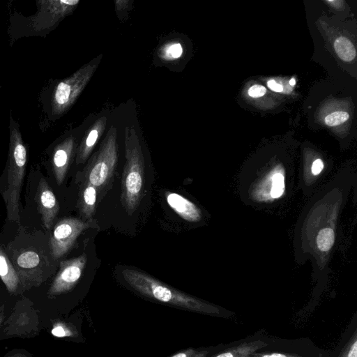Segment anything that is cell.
Segmentation results:
<instances>
[{"instance_id": "17", "label": "cell", "mask_w": 357, "mask_h": 357, "mask_svg": "<svg viewBox=\"0 0 357 357\" xmlns=\"http://www.w3.org/2000/svg\"><path fill=\"white\" fill-rule=\"evenodd\" d=\"M183 54L182 45L177 42H171L160 50V56L167 61L179 58Z\"/></svg>"}, {"instance_id": "8", "label": "cell", "mask_w": 357, "mask_h": 357, "mask_svg": "<svg viewBox=\"0 0 357 357\" xmlns=\"http://www.w3.org/2000/svg\"><path fill=\"white\" fill-rule=\"evenodd\" d=\"M36 201L43 227L49 229L52 226L59 213V204L52 188L43 178L39 181Z\"/></svg>"}, {"instance_id": "4", "label": "cell", "mask_w": 357, "mask_h": 357, "mask_svg": "<svg viewBox=\"0 0 357 357\" xmlns=\"http://www.w3.org/2000/svg\"><path fill=\"white\" fill-rule=\"evenodd\" d=\"M116 134V128L111 126L85 171L84 181L97 189L102 190L113 176L118 160Z\"/></svg>"}, {"instance_id": "19", "label": "cell", "mask_w": 357, "mask_h": 357, "mask_svg": "<svg viewBox=\"0 0 357 357\" xmlns=\"http://www.w3.org/2000/svg\"><path fill=\"white\" fill-rule=\"evenodd\" d=\"M349 117V114L346 112H335L326 116L325 123L329 126H335L345 122Z\"/></svg>"}, {"instance_id": "5", "label": "cell", "mask_w": 357, "mask_h": 357, "mask_svg": "<svg viewBox=\"0 0 357 357\" xmlns=\"http://www.w3.org/2000/svg\"><path fill=\"white\" fill-rule=\"evenodd\" d=\"M98 62L97 60L91 61L59 83L52 101L54 114H61L71 107L93 75Z\"/></svg>"}, {"instance_id": "18", "label": "cell", "mask_w": 357, "mask_h": 357, "mask_svg": "<svg viewBox=\"0 0 357 357\" xmlns=\"http://www.w3.org/2000/svg\"><path fill=\"white\" fill-rule=\"evenodd\" d=\"M338 357H357V330L356 329Z\"/></svg>"}, {"instance_id": "27", "label": "cell", "mask_w": 357, "mask_h": 357, "mask_svg": "<svg viewBox=\"0 0 357 357\" xmlns=\"http://www.w3.org/2000/svg\"><path fill=\"white\" fill-rule=\"evenodd\" d=\"M289 84L292 86H294L296 84V80L294 78H291L289 81Z\"/></svg>"}, {"instance_id": "24", "label": "cell", "mask_w": 357, "mask_h": 357, "mask_svg": "<svg viewBox=\"0 0 357 357\" xmlns=\"http://www.w3.org/2000/svg\"><path fill=\"white\" fill-rule=\"evenodd\" d=\"M52 333L53 335L56 337H64L66 335H70V333L68 331H66V330L61 326H58L54 328L52 331Z\"/></svg>"}, {"instance_id": "12", "label": "cell", "mask_w": 357, "mask_h": 357, "mask_svg": "<svg viewBox=\"0 0 357 357\" xmlns=\"http://www.w3.org/2000/svg\"><path fill=\"white\" fill-rule=\"evenodd\" d=\"M97 188L84 181L79 190L77 206L83 218L91 220L94 215L97 202Z\"/></svg>"}, {"instance_id": "14", "label": "cell", "mask_w": 357, "mask_h": 357, "mask_svg": "<svg viewBox=\"0 0 357 357\" xmlns=\"http://www.w3.org/2000/svg\"><path fill=\"white\" fill-rule=\"evenodd\" d=\"M267 346V343L260 340L244 342L212 357H249L253 353Z\"/></svg>"}, {"instance_id": "7", "label": "cell", "mask_w": 357, "mask_h": 357, "mask_svg": "<svg viewBox=\"0 0 357 357\" xmlns=\"http://www.w3.org/2000/svg\"><path fill=\"white\" fill-rule=\"evenodd\" d=\"M86 261L85 254L61 261L59 271L50 289V293L56 294L70 290L80 279Z\"/></svg>"}, {"instance_id": "6", "label": "cell", "mask_w": 357, "mask_h": 357, "mask_svg": "<svg viewBox=\"0 0 357 357\" xmlns=\"http://www.w3.org/2000/svg\"><path fill=\"white\" fill-rule=\"evenodd\" d=\"M92 220L84 221L77 218H64L54 226L49 245L52 257L58 259L66 255L73 247L78 236L93 227Z\"/></svg>"}, {"instance_id": "23", "label": "cell", "mask_w": 357, "mask_h": 357, "mask_svg": "<svg viewBox=\"0 0 357 357\" xmlns=\"http://www.w3.org/2000/svg\"><path fill=\"white\" fill-rule=\"evenodd\" d=\"M266 89L264 86L259 84H255L251 86L248 90V94L253 98H258L263 96L266 93Z\"/></svg>"}, {"instance_id": "16", "label": "cell", "mask_w": 357, "mask_h": 357, "mask_svg": "<svg viewBox=\"0 0 357 357\" xmlns=\"http://www.w3.org/2000/svg\"><path fill=\"white\" fill-rule=\"evenodd\" d=\"M334 49L337 56L344 61H351L356 56L353 43L345 37H340L335 40Z\"/></svg>"}, {"instance_id": "11", "label": "cell", "mask_w": 357, "mask_h": 357, "mask_svg": "<svg viewBox=\"0 0 357 357\" xmlns=\"http://www.w3.org/2000/svg\"><path fill=\"white\" fill-rule=\"evenodd\" d=\"M107 124V119L102 116L97 119L86 131L77 151L76 162L84 163L89 158L99 139L103 134Z\"/></svg>"}, {"instance_id": "26", "label": "cell", "mask_w": 357, "mask_h": 357, "mask_svg": "<svg viewBox=\"0 0 357 357\" xmlns=\"http://www.w3.org/2000/svg\"><path fill=\"white\" fill-rule=\"evenodd\" d=\"M128 3H129L128 1H115L116 11L122 12V10H126Z\"/></svg>"}, {"instance_id": "13", "label": "cell", "mask_w": 357, "mask_h": 357, "mask_svg": "<svg viewBox=\"0 0 357 357\" xmlns=\"http://www.w3.org/2000/svg\"><path fill=\"white\" fill-rule=\"evenodd\" d=\"M14 261V268L20 273L22 271H35L43 268L45 265V258L32 248L24 249L17 252Z\"/></svg>"}, {"instance_id": "2", "label": "cell", "mask_w": 357, "mask_h": 357, "mask_svg": "<svg viewBox=\"0 0 357 357\" xmlns=\"http://www.w3.org/2000/svg\"><path fill=\"white\" fill-rule=\"evenodd\" d=\"M126 163L122 174L121 202L129 215L139 206L144 186V158L136 131L127 127Z\"/></svg>"}, {"instance_id": "10", "label": "cell", "mask_w": 357, "mask_h": 357, "mask_svg": "<svg viewBox=\"0 0 357 357\" xmlns=\"http://www.w3.org/2000/svg\"><path fill=\"white\" fill-rule=\"evenodd\" d=\"M166 201L172 210L183 220L198 222L202 219L200 208L185 197L172 192L165 194Z\"/></svg>"}, {"instance_id": "25", "label": "cell", "mask_w": 357, "mask_h": 357, "mask_svg": "<svg viewBox=\"0 0 357 357\" xmlns=\"http://www.w3.org/2000/svg\"><path fill=\"white\" fill-rule=\"evenodd\" d=\"M267 85L271 90L276 92H281L283 89L282 86L276 83L273 79L269 80Z\"/></svg>"}, {"instance_id": "22", "label": "cell", "mask_w": 357, "mask_h": 357, "mask_svg": "<svg viewBox=\"0 0 357 357\" xmlns=\"http://www.w3.org/2000/svg\"><path fill=\"white\" fill-rule=\"evenodd\" d=\"M324 169V161L321 158H317L311 165L310 174L314 178H317L322 174Z\"/></svg>"}, {"instance_id": "9", "label": "cell", "mask_w": 357, "mask_h": 357, "mask_svg": "<svg viewBox=\"0 0 357 357\" xmlns=\"http://www.w3.org/2000/svg\"><path fill=\"white\" fill-rule=\"evenodd\" d=\"M75 147V139L69 137L59 144L52 156V171L60 185L64 181Z\"/></svg>"}, {"instance_id": "3", "label": "cell", "mask_w": 357, "mask_h": 357, "mask_svg": "<svg viewBox=\"0 0 357 357\" xmlns=\"http://www.w3.org/2000/svg\"><path fill=\"white\" fill-rule=\"evenodd\" d=\"M26 149L20 133L12 131L7 162V177L3 193L10 222L20 225L19 206L26 165Z\"/></svg>"}, {"instance_id": "1", "label": "cell", "mask_w": 357, "mask_h": 357, "mask_svg": "<svg viewBox=\"0 0 357 357\" xmlns=\"http://www.w3.org/2000/svg\"><path fill=\"white\" fill-rule=\"evenodd\" d=\"M122 275L126 283L140 294L174 307L204 314L229 317L232 312L186 294L133 268H125Z\"/></svg>"}, {"instance_id": "20", "label": "cell", "mask_w": 357, "mask_h": 357, "mask_svg": "<svg viewBox=\"0 0 357 357\" xmlns=\"http://www.w3.org/2000/svg\"><path fill=\"white\" fill-rule=\"evenodd\" d=\"M209 353L207 350H197L194 349H188L185 351L178 352L171 357H206Z\"/></svg>"}, {"instance_id": "15", "label": "cell", "mask_w": 357, "mask_h": 357, "mask_svg": "<svg viewBox=\"0 0 357 357\" xmlns=\"http://www.w3.org/2000/svg\"><path fill=\"white\" fill-rule=\"evenodd\" d=\"M0 278L10 292H13L16 289L19 282L18 275L1 245Z\"/></svg>"}, {"instance_id": "21", "label": "cell", "mask_w": 357, "mask_h": 357, "mask_svg": "<svg viewBox=\"0 0 357 357\" xmlns=\"http://www.w3.org/2000/svg\"><path fill=\"white\" fill-rule=\"evenodd\" d=\"M249 357H304L298 354L280 352H255Z\"/></svg>"}]
</instances>
